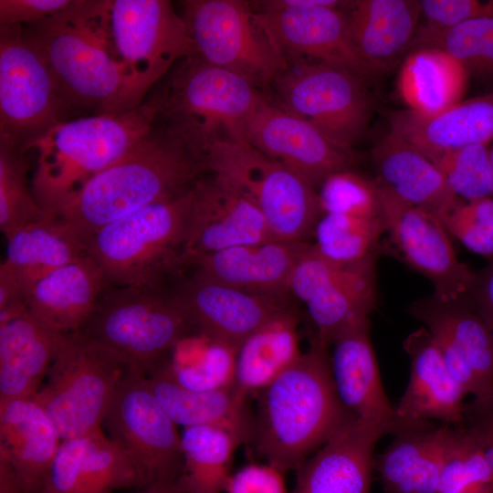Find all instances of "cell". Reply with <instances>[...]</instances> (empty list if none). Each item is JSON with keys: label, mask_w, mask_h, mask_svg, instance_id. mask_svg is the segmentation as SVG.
Listing matches in <instances>:
<instances>
[{"label": "cell", "mask_w": 493, "mask_h": 493, "mask_svg": "<svg viewBox=\"0 0 493 493\" xmlns=\"http://www.w3.org/2000/svg\"><path fill=\"white\" fill-rule=\"evenodd\" d=\"M357 420L340 400L329 348H310L258 393L251 443L265 463L284 472L300 465Z\"/></svg>", "instance_id": "6da1fadb"}, {"label": "cell", "mask_w": 493, "mask_h": 493, "mask_svg": "<svg viewBox=\"0 0 493 493\" xmlns=\"http://www.w3.org/2000/svg\"><path fill=\"white\" fill-rule=\"evenodd\" d=\"M106 4L107 0H74L25 29L47 60L71 112L114 113L142 104L112 49Z\"/></svg>", "instance_id": "7a4b0ae2"}, {"label": "cell", "mask_w": 493, "mask_h": 493, "mask_svg": "<svg viewBox=\"0 0 493 493\" xmlns=\"http://www.w3.org/2000/svg\"><path fill=\"white\" fill-rule=\"evenodd\" d=\"M199 160L157 125L118 161L90 178L52 215L86 243L101 227L190 189Z\"/></svg>", "instance_id": "3957f363"}, {"label": "cell", "mask_w": 493, "mask_h": 493, "mask_svg": "<svg viewBox=\"0 0 493 493\" xmlns=\"http://www.w3.org/2000/svg\"><path fill=\"white\" fill-rule=\"evenodd\" d=\"M152 100L114 113L62 121L22 147L37 154L33 195L41 209L54 214L90 178L111 165L154 127Z\"/></svg>", "instance_id": "277c9868"}, {"label": "cell", "mask_w": 493, "mask_h": 493, "mask_svg": "<svg viewBox=\"0 0 493 493\" xmlns=\"http://www.w3.org/2000/svg\"><path fill=\"white\" fill-rule=\"evenodd\" d=\"M155 125L200 162L220 142H246L247 129L267 95L247 79L197 54L178 62L152 99Z\"/></svg>", "instance_id": "5b68a950"}, {"label": "cell", "mask_w": 493, "mask_h": 493, "mask_svg": "<svg viewBox=\"0 0 493 493\" xmlns=\"http://www.w3.org/2000/svg\"><path fill=\"white\" fill-rule=\"evenodd\" d=\"M193 186L133 211L97 231L87 253L101 267L106 285L163 286L184 266Z\"/></svg>", "instance_id": "8992f818"}, {"label": "cell", "mask_w": 493, "mask_h": 493, "mask_svg": "<svg viewBox=\"0 0 493 493\" xmlns=\"http://www.w3.org/2000/svg\"><path fill=\"white\" fill-rule=\"evenodd\" d=\"M192 328L173 290L163 285H105L96 309L79 330L115 354L128 373L147 376Z\"/></svg>", "instance_id": "52a82bcc"}, {"label": "cell", "mask_w": 493, "mask_h": 493, "mask_svg": "<svg viewBox=\"0 0 493 493\" xmlns=\"http://www.w3.org/2000/svg\"><path fill=\"white\" fill-rule=\"evenodd\" d=\"M204 172L226 183L264 216L276 239L309 242L321 217L318 190L246 142H220L200 158Z\"/></svg>", "instance_id": "ba28073f"}, {"label": "cell", "mask_w": 493, "mask_h": 493, "mask_svg": "<svg viewBox=\"0 0 493 493\" xmlns=\"http://www.w3.org/2000/svg\"><path fill=\"white\" fill-rule=\"evenodd\" d=\"M124 363L80 330L61 333L47 381L33 396L61 439L102 431L114 391L126 374Z\"/></svg>", "instance_id": "9c48e42d"}, {"label": "cell", "mask_w": 493, "mask_h": 493, "mask_svg": "<svg viewBox=\"0 0 493 493\" xmlns=\"http://www.w3.org/2000/svg\"><path fill=\"white\" fill-rule=\"evenodd\" d=\"M368 79L323 63H288L272 81L267 100L351 148L365 134L372 112Z\"/></svg>", "instance_id": "30bf717a"}, {"label": "cell", "mask_w": 493, "mask_h": 493, "mask_svg": "<svg viewBox=\"0 0 493 493\" xmlns=\"http://www.w3.org/2000/svg\"><path fill=\"white\" fill-rule=\"evenodd\" d=\"M181 5L195 54L247 79L267 95L288 63L248 2L184 0Z\"/></svg>", "instance_id": "8fae6325"}, {"label": "cell", "mask_w": 493, "mask_h": 493, "mask_svg": "<svg viewBox=\"0 0 493 493\" xmlns=\"http://www.w3.org/2000/svg\"><path fill=\"white\" fill-rule=\"evenodd\" d=\"M70 112L22 25L0 26V139L22 148Z\"/></svg>", "instance_id": "7c38bea8"}, {"label": "cell", "mask_w": 493, "mask_h": 493, "mask_svg": "<svg viewBox=\"0 0 493 493\" xmlns=\"http://www.w3.org/2000/svg\"><path fill=\"white\" fill-rule=\"evenodd\" d=\"M112 49L142 100L170 68L195 54L186 25L168 0H107Z\"/></svg>", "instance_id": "4fadbf2b"}, {"label": "cell", "mask_w": 493, "mask_h": 493, "mask_svg": "<svg viewBox=\"0 0 493 493\" xmlns=\"http://www.w3.org/2000/svg\"><path fill=\"white\" fill-rule=\"evenodd\" d=\"M102 426L137 467L147 488H174L184 462L182 433L152 394L146 376L126 372Z\"/></svg>", "instance_id": "5bb4252c"}, {"label": "cell", "mask_w": 493, "mask_h": 493, "mask_svg": "<svg viewBox=\"0 0 493 493\" xmlns=\"http://www.w3.org/2000/svg\"><path fill=\"white\" fill-rule=\"evenodd\" d=\"M378 191L386 232L401 258L430 280L435 298L446 301L465 297L474 272L456 257L441 219L380 184Z\"/></svg>", "instance_id": "9a60e30c"}, {"label": "cell", "mask_w": 493, "mask_h": 493, "mask_svg": "<svg viewBox=\"0 0 493 493\" xmlns=\"http://www.w3.org/2000/svg\"><path fill=\"white\" fill-rule=\"evenodd\" d=\"M345 1L306 0L302 6L257 10L287 63H323L372 76L352 44Z\"/></svg>", "instance_id": "2e32d148"}, {"label": "cell", "mask_w": 493, "mask_h": 493, "mask_svg": "<svg viewBox=\"0 0 493 493\" xmlns=\"http://www.w3.org/2000/svg\"><path fill=\"white\" fill-rule=\"evenodd\" d=\"M408 312L431 333L455 380L474 398L493 396V332L467 296L414 301Z\"/></svg>", "instance_id": "e0dca14e"}, {"label": "cell", "mask_w": 493, "mask_h": 493, "mask_svg": "<svg viewBox=\"0 0 493 493\" xmlns=\"http://www.w3.org/2000/svg\"><path fill=\"white\" fill-rule=\"evenodd\" d=\"M246 142L300 175L315 189L330 174L351 169L355 161L351 148L268 100L251 121Z\"/></svg>", "instance_id": "ac0fdd59"}, {"label": "cell", "mask_w": 493, "mask_h": 493, "mask_svg": "<svg viewBox=\"0 0 493 493\" xmlns=\"http://www.w3.org/2000/svg\"><path fill=\"white\" fill-rule=\"evenodd\" d=\"M173 293L193 328L203 337L235 349L293 307L289 296L248 292L194 275L178 284Z\"/></svg>", "instance_id": "d6986e66"}, {"label": "cell", "mask_w": 493, "mask_h": 493, "mask_svg": "<svg viewBox=\"0 0 493 493\" xmlns=\"http://www.w3.org/2000/svg\"><path fill=\"white\" fill-rule=\"evenodd\" d=\"M276 239L261 213L214 174L193 185L184 265L204 255Z\"/></svg>", "instance_id": "ffe728a7"}, {"label": "cell", "mask_w": 493, "mask_h": 493, "mask_svg": "<svg viewBox=\"0 0 493 493\" xmlns=\"http://www.w3.org/2000/svg\"><path fill=\"white\" fill-rule=\"evenodd\" d=\"M384 435L386 425L353 421L300 465L290 493H370L373 451Z\"/></svg>", "instance_id": "44dd1931"}, {"label": "cell", "mask_w": 493, "mask_h": 493, "mask_svg": "<svg viewBox=\"0 0 493 493\" xmlns=\"http://www.w3.org/2000/svg\"><path fill=\"white\" fill-rule=\"evenodd\" d=\"M146 488L137 467L101 431L61 441L42 493H112Z\"/></svg>", "instance_id": "7402d4cb"}, {"label": "cell", "mask_w": 493, "mask_h": 493, "mask_svg": "<svg viewBox=\"0 0 493 493\" xmlns=\"http://www.w3.org/2000/svg\"><path fill=\"white\" fill-rule=\"evenodd\" d=\"M330 346L332 380L342 404L358 420L388 425L391 435L395 423L394 407L382 383L369 317L342 329Z\"/></svg>", "instance_id": "603a6c76"}, {"label": "cell", "mask_w": 493, "mask_h": 493, "mask_svg": "<svg viewBox=\"0 0 493 493\" xmlns=\"http://www.w3.org/2000/svg\"><path fill=\"white\" fill-rule=\"evenodd\" d=\"M403 347L411 360V372L394 407L395 420L461 425L467 393L448 371L431 333L422 327L404 339Z\"/></svg>", "instance_id": "cb8c5ba5"}, {"label": "cell", "mask_w": 493, "mask_h": 493, "mask_svg": "<svg viewBox=\"0 0 493 493\" xmlns=\"http://www.w3.org/2000/svg\"><path fill=\"white\" fill-rule=\"evenodd\" d=\"M309 242L270 239L200 256L194 275L248 292L290 296L291 272Z\"/></svg>", "instance_id": "d4e9b609"}, {"label": "cell", "mask_w": 493, "mask_h": 493, "mask_svg": "<svg viewBox=\"0 0 493 493\" xmlns=\"http://www.w3.org/2000/svg\"><path fill=\"white\" fill-rule=\"evenodd\" d=\"M354 48L372 76L393 69L412 50L421 18L417 0L345 1Z\"/></svg>", "instance_id": "484cf974"}, {"label": "cell", "mask_w": 493, "mask_h": 493, "mask_svg": "<svg viewBox=\"0 0 493 493\" xmlns=\"http://www.w3.org/2000/svg\"><path fill=\"white\" fill-rule=\"evenodd\" d=\"M62 439L34 397L0 403V458L20 493H42Z\"/></svg>", "instance_id": "4316f807"}, {"label": "cell", "mask_w": 493, "mask_h": 493, "mask_svg": "<svg viewBox=\"0 0 493 493\" xmlns=\"http://www.w3.org/2000/svg\"><path fill=\"white\" fill-rule=\"evenodd\" d=\"M147 384L170 418L184 428L208 426L231 434L240 445L250 444L255 414L247 395L234 386L212 391H193L179 384L164 366H156Z\"/></svg>", "instance_id": "83f0119b"}, {"label": "cell", "mask_w": 493, "mask_h": 493, "mask_svg": "<svg viewBox=\"0 0 493 493\" xmlns=\"http://www.w3.org/2000/svg\"><path fill=\"white\" fill-rule=\"evenodd\" d=\"M372 162L378 184L440 219L462 202L437 167L392 129L373 146Z\"/></svg>", "instance_id": "f1b7e54d"}, {"label": "cell", "mask_w": 493, "mask_h": 493, "mask_svg": "<svg viewBox=\"0 0 493 493\" xmlns=\"http://www.w3.org/2000/svg\"><path fill=\"white\" fill-rule=\"evenodd\" d=\"M447 425L395 421L393 440L374 460L385 493H436Z\"/></svg>", "instance_id": "f546056e"}, {"label": "cell", "mask_w": 493, "mask_h": 493, "mask_svg": "<svg viewBox=\"0 0 493 493\" xmlns=\"http://www.w3.org/2000/svg\"><path fill=\"white\" fill-rule=\"evenodd\" d=\"M390 129L428 159L493 141V92L461 100L432 115L413 110L390 115Z\"/></svg>", "instance_id": "4dcf8cb0"}, {"label": "cell", "mask_w": 493, "mask_h": 493, "mask_svg": "<svg viewBox=\"0 0 493 493\" xmlns=\"http://www.w3.org/2000/svg\"><path fill=\"white\" fill-rule=\"evenodd\" d=\"M105 285L100 266L87 254L40 279L26 309L58 332L78 331L96 309Z\"/></svg>", "instance_id": "1f68e13d"}, {"label": "cell", "mask_w": 493, "mask_h": 493, "mask_svg": "<svg viewBox=\"0 0 493 493\" xmlns=\"http://www.w3.org/2000/svg\"><path fill=\"white\" fill-rule=\"evenodd\" d=\"M60 335L27 309L0 323V403L39 391Z\"/></svg>", "instance_id": "d6a6232c"}, {"label": "cell", "mask_w": 493, "mask_h": 493, "mask_svg": "<svg viewBox=\"0 0 493 493\" xmlns=\"http://www.w3.org/2000/svg\"><path fill=\"white\" fill-rule=\"evenodd\" d=\"M6 240V257L1 267L16 280L26 304L40 279L88 254L87 243L62 220L47 213Z\"/></svg>", "instance_id": "836d02e7"}, {"label": "cell", "mask_w": 493, "mask_h": 493, "mask_svg": "<svg viewBox=\"0 0 493 493\" xmlns=\"http://www.w3.org/2000/svg\"><path fill=\"white\" fill-rule=\"evenodd\" d=\"M294 307L267 322L236 349L234 387L245 395L259 393L302 354Z\"/></svg>", "instance_id": "e575fe53"}, {"label": "cell", "mask_w": 493, "mask_h": 493, "mask_svg": "<svg viewBox=\"0 0 493 493\" xmlns=\"http://www.w3.org/2000/svg\"><path fill=\"white\" fill-rule=\"evenodd\" d=\"M468 77L463 65L448 53L417 47L404 59L398 90L408 110L432 115L462 100Z\"/></svg>", "instance_id": "d590c367"}, {"label": "cell", "mask_w": 493, "mask_h": 493, "mask_svg": "<svg viewBox=\"0 0 493 493\" xmlns=\"http://www.w3.org/2000/svg\"><path fill=\"white\" fill-rule=\"evenodd\" d=\"M376 253L354 264L331 288L306 302L314 329L312 341L330 347L351 322L369 317L377 301Z\"/></svg>", "instance_id": "8d00e7d4"}, {"label": "cell", "mask_w": 493, "mask_h": 493, "mask_svg": "<svg viewBox=\"0 0 493 493\" xmlns=\"http://www.w3.org/2000/svg\"><path fill=\"white\" fill-rule=\"evenodd\" d=\"M239 446L231 434L218 428H184V462L175 490L178 493H225L232 475L233 455Z\"/></svg>", "instance_id": "74e56055"}, {"label": "cell", "mask_w": 493, "mask_h": 493, "mask_svg": "<svg viewBox=\"0 0 493 493\" xmlns=\"http://www.w3.org/2000/svg\"><path fill=\"white\" fill-rule=\"evenodd\" d=\"M385 232L382 215L324 214L315 226L313 245L326 257L349 266L376 253L379 240Z\"/></svg>", "instance_id": "f35d334b"}, {"label": "cell", "mask_w": 493, "mask_h": 493, "mask_svg": "<svg viewBox=\"0 0 493 493\" xmlns=\"http://www.w3.org/2000/svg\"><path fill=\"white\" fill-rule=\"evenodd\" d=\"M436 493H493V469L478 443L463 425L446 427Z\"/></svg>", "instance_id": "ab89813d"}, {"label": "cell", "mask_w": 493, "mask_h": 493, "mask_svg": "<svg viewBox=\"0 0 493 493\" xmlns=\"http://www.w3.org/2000/svg\"><path fill=\"white\" fill-rule=\"evenodd\" d=\"M439 48L459 61L468 76L493 82V16L469 20L438 33H417L412 50Z\"/></svg>", "instance_id": "60d3db41"}, {"label": "cell", "mask_w": 493, "mask_h": 493, "mask_svg": "<svg viewBox=\"0 0 493 493\" xmlns=\"http://www.w3.org/2000/svg\"><path fill=\"white\" fill-rule=\"evenodd\" d=\"M25 153L0 139V229L6 239L46 215L28 186Z\"/></svg>", "instance_id": "b9f144b4"}, {"label": "cell", "mask_w": 493, "mask_h": 493, "mask_svg": "<svg viewBox=\"0 0 493 493\" xmlns=\"http://www.w3.org/2000/svg\"><path fill=\"white\" fill-rule=\"evenodd\" d=\"M429 160L458 198L469 202L493 194V171L488 144L466 146Z\"/></svg>", "instance_id": "7bdbcfd3"}, {"label": "cell", "mask_w": 493, "mask_h": 493, "mask_svg": "<svg viewBox=\"0 0 493 493\" xmlns=\"http://www.w3.org/2000/svg\"><path fill=\"white\" fill-rule=\"evenodd\" d=\"M322 214L381 216L378 184L351 169L328 176L318 191Z\"/></svg>", "instance_id": "ee69618b"}, {"label": "cell", "mask_w": 493, "mask_h": 493, "mask_svg": "<svg viewBox=\"0 0 493 493\" xmlns=\"http://www.w3.org/2000/svg\"><path fill=\"white\" fill-rule=\"evenodd\" d=\"M236 353V349L209 340L206 350L194 363L172 362L164 367L172 377L186 389H226L234 386Z\"/></svg>", "instance_id": "f6af8a7d"}, {"label": "cell", "mask_w": 493, "mask_h": 493, "mask_svg": "<svg viewBox=\"0 0 493 493\" xmlns=\"http://www.w3.org/2000/svg\"><path fill=\"white\" fill-rule=\"evenodd\" d=\"M441 221L467 249L493 260V198L462 201Z\"/></svg>", "instance_id": "bcb514c9"}, {"label": "cell", "mask_w": 493, "mask_h": 493, "mask_svg": "<svg viewBox=\"0 0 493 493\" xmlns=\"http://www.w3.org/2000/svg\"><path fill=\"white\" fill-rule=\"evenodd\" d=\"M353 265L336 263L309 243L291 272L288 293L306 303L343 278Z\"/></svg>", "instance_id": "7dc6e473"}, {"label": "cell", "mask_w": 493, "mask_h": 493, "mask_svg": "<svg viewBox=\"0 0 493 493\" xmlns=\"http://www.w3.org/2000/svg\"><path fill=\"white\" fill-rule=\"evenodd\" d=\"M419 4L424 23L417 33L443 32L475 18L493 16V1L420 0Z\"/></svg>", "instance_id": "c3c4849f"}, {"label": "cell", "mask_w": 493, "mask_h": 493, "mask_svg": "<svg viewBox=\"0 0 493 493\" xmlns=\"http://www.w3.org/2000/svg\"><path fill=\"white\" fill-rule=\"evenodd\" d=\"M285 473L267 463H250L232 473L225 493H290Z\"/></svg>", "instance_id": "681fc988"}, {"label": "cell", "mask_w": 493, "mask_h": 493, "mask_svg": "<svg viewBox=\"0 0 493 493\" xmlns=\"http://www.w3.org/2000/svg\"><path fill=\"white\" fill-rule=\"evenodd\" d=\"M72 2V0H0V25H36L61 12Z\"/></svg>", "instance_id": "f907efd6"}, {"label": "cell", "mask_w": 493, "mask_h": 493, "mask_svg": "<svg viewBox=\"0 0 493 493\" xmlns=\"http://www.w3.org/2000/svg\"><path fill=\"white\" fill-rule=\"evenodd\" d=\"M461 425L478 443L493 469V396L465 404Z\"/></svg>", "instance_id": "816d5d0a"}, {"label": "cell", "mask_w": 493, "mask_h": 493, "mask_svg": "<svg viewBox=\"0 0 493 493\" xmlns=\"http://www.w3.org/2000/svg\"><path fill=\"white\" fill-rule=\"evenodd\" d=\"M467 298L493 332V260L474 272Z\"/></svg>", "instance_id": "f5cc1de1"}, {"label": "cell", "mask_w": 493, "mask_h": 493, "mask_svg": "<svg viewBox=\"0 0 493 493\" xmlns=\"http://www.w3.org/2000/svg\"><path fill=\"white\" fill-rule=\"evenodd\" d=\"M136 493H178L174 488L150 487Z\"/></svg>", "instance_id": "db71d44e"}, {"label": "cell", "mask_w": 493, "mask_h": 493, "mask_svg": "<svg viewBox=\"0 0 493 493\" xmlns=\"http://www.w3.org/2000/svg\"><path fill=\"white\" fill-rule=\"evenodd\" d=\"M492 142H493V141H492ZM489 159H490L492 171H493V143H492L491 148L489 149Z\"/></svg>", "instance_id": "11a10c76"}]
</instances>
